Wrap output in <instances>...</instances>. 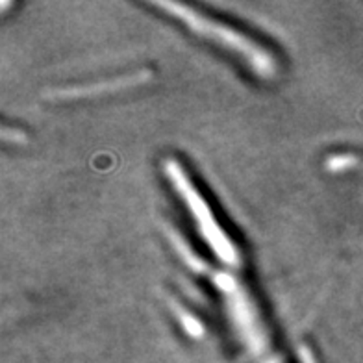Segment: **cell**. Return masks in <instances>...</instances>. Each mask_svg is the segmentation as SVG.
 <instances>
[{"mask_svg": "<svg viewBox=\"0 0 363 363\" xmlns=\"http://www.w3.org/2000/svg\"><path fill=\"white\" fill-rule=\"evenodd\" d=\"M163 171L167 174L172 189L177 191V195L186 206V210L189 211V216L195 219L196 232L201 234L202 241L210 247L211 254L220 263H225L226 267H239L241 256H239V250L235 249L234 241L226 234V230L219 225L210 204L204 201L202 193L196 189V186L191 182L189 174L184 171L180 162L165 160Z\"/></svg>", "mask_w": 363, "mask_h": 363, "instance_id": "cell-2", "label": "cell"}, {"mask_svg": "<svg viewBox=\"0 0 363 363\" xmlns=\"http://www.w3.org/2000/svg\"><path fill=\"white\" fill-rule=\"evenodd\" d=\"M152 6L184 24L191 34L199 35L206 41H211L234 57H239V62L243 63L250 72H254V77H258L259 80L269 82L277 78L278 62L274 54L269 48L262 47V43H258L256 39L243 34L241 30L220 23L210 15L195 10L191 6L167 2V0L152 2Z\"/></svg>", "mask_w": 363, "mask_h": 363, "instance_id": "cell-1", "label": "cell"}, {"mask_svg": "<svg viewBox=\"0 0 363 363\" xmlns=\"http://www.w3.org/2000/svg\"><path fill=\"white\" fill-rule=\"evenodd\" d=\"M356 165H358V156L343 152V154H334V156H330V158L326 160L325 167L332 172H343L356 167Z\"/></svg>", "mask_w": 363, "mask_h": 363, "instance_id": "cell-5", "label": "cell"}, {"mask_svg": "<svg viewBox=\"0 0 363 363\" xmlns=\"http://www.w3.org/2000/svg\"><path fill=\"white\" fill-rule=\"evenodd\" d=\"M213 284L217 286L223 295H225L226 310L234 323L235 330L241 343L254 354H262L267 347L265 341V330H263L262 319L258 311L254 308V302L250 301L249 293L239 286L238 280L230 274H216Z\"/></svg>", "mask_w": 363, "mask_h": 363, "instance_id": "cell-3", "label": "cell"}, {"mask_svg": "<svg viewBox=\"0 0 363 363\" xmlns=\"http://www.w3.org/2000/svg\"><path fill=\"white\" fill-rule=\"evenodd\" d=\"M177 317L180 319V323L184 325V330H186L189 335H195V337H201L202 335V325L199 323L195 315H191L189 311L182 310V308H177Z\"/></svg>", "mask_w": 363, "mask_h": 363, "instance_id": "cell-6", "label": "cell"}, {"mask_svg": "<svg viewBox=\"0 0 363 363\" xmlns=\"http://www.w3.org/2000/svg\"><path fill=\"white\" fill-rule=\"evenodd\" d=\"M150 80V72L141 71V72H132L126 77L115 78L110 82H99V84H91V86H82V87H71V89L56 91L52 96L56 99H86V96H96V95H106V93H115L121 89H130V87L141 86L145 82Z\"/></svg>", "mask_w": 363, "mask_h": 363, "instance_id": "cell-4", "label": "cell"}]
</instances>
